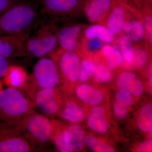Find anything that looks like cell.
Wrapping results in <instances>:
<instances>
[{"label":"cell","instance_id":"1","mask_svg":"<svg viewBox=\"0 0 152 152\" xmlns=\"http://www.w3.org/2000/svg\"><path fill=\"white\" fill-rule=\"evenodd\" d=\"M37 16L34 6L20 2L0 15V36L28 33Z\"/></svg>","mask_w":152,"mask_h":152},{"label":"cell","instance_id":"2","mask_svg":"<svg viewBox=\"0 0 152 152\" xmlns=\"http://www.w3.org/2000/svg\"><path fill=\"white\" fill-rule=\"evenodd\" d=\"M31 103L21 91L3 89L0 94V122L19 125L31 110Z\"/></svg>","mask_w":152,"mask_h":152},{"label":"cell","instance_id":"3","mask_svg":"<svg viewBox=\"0 0 152 152\" xmlns=\"http://www.w3.org/2000/svg\"><path fill=\"white\" fill-rule=\"evenodd\" d=\"M24 137L35 149L51 140L53 132L52 120L43 114L32 110L19 125Z\"/></svg>","mask_w":152,"mask_h":152},{"label":"cell","instance_id":"4","mask_svg":"<svg viewBox=\"0 0 152 152\" xmlns=\"http://www.w3.org/2000/svg\"><path fill=\"white\" fill-rule=\"evenodd\" d=\"M59 48L53 23L42 25L26 42V55L39 58L51 56Z\"/></svg>","mask_w":152,"mask_h":152},{"label":"cell","instance_id":"5","mask_svg":"<svg viewBox=\"0 0 152 152\" xmlns=\"http://www.w3.org/2000/svg\"><path fill=\"white\" fill-rule=\"evenodd\" d=\"M60 79L59 72L56 62L52 58L43 57L35 65L32 74L29 77L26 88L29 86H36L39 91L55 88L59 83Z\"/></svg>","mask_w":152,"mask_h":152},{"label":"cell","instance_id":"6","mask_svg":"<svg viewBox=\"0 0 152 152\" xmlns=\"http://www.w3.org/2000/svg\"><path fill=\"white\" fill-rule=\"evenodd\" d=\"M35 150L19 125L0 122V152H29Z\"/></svg>","mask_w":152,"mask_h":152},{"label":"cell","instance_id":"7","mask_svg":"<svg viewBox=\"0 0 152 152\" xmlns=\"http://www.w3.org/2000/svg\"><path fill=\"white\" fill-rule=\"evenodd\" d=\"M51 56L57 64L59 73L65 80L71 83L79 80L80 60L78 53L59 48Z\"/></svg>","mask_w":152,"mask_h":152},{"label":"cell","instance_id":"8","mask_svg":"<svg viewBox=\"0 0 152 152\" xmlns=\"http://www.w3.org/2000/svg\"><path fill=\"white\" fill-rule=\"evenodd\" d=\"M124 5L126 15L124 34L128 36L136 45H147L145 28L141 12L134 7Z\"/></svg>","mask_w":152,"mask_h":152},{"label":"cell","instance_id":"9","mask_svg":"<svg viewBox=\"0 0 152 152\" xmlns=\"http://www.w3.org/2000/svg\"><path fill=\"white\" fill-rule=\"evenodd\" d=\"M53 25L60 48L79 53L83 32L87 26L83 24H71L58 28Z\"/></svg>","mask_w":152,"mask_h":152},{"label":"cell","instance_id":"10","mask_svg":"<svg viewBox=\"0 0 152 152\" xmlns=\"http://www.w3.org/2000/svg\"><path fill=\"white\" fill-rule=\"evenodd\" d=\"M40 3L42 12L53 17L70 18L83 11L80 0H40Z\"/></svg>","mask_w":152,"mask_h":152},{"label":"cell","instance_id":"11","mask_svg":"<svg viewBox=\"0 0 152 152\" xmlns=\"http://www.w3.org/2000/svg\"><path fill=\"white\" fill-rule=\"evenodd\" d=\"M28 33L0 36V57L10 58L26 55Z\"/></svg>","mask_w":152,"mask_h":152},{"label":"cell","instance_id":"12","mask_svg":"<svg viewBox=\"0 0 152 152\" xmlns=\"http://www.w3.org/2000/svg\"><path fill=\"white\" fill-rule=\"evenodd\" d=\"M115 3L116 0H86L83 11L91 24H104Z\"/></svg>","mask_w":152,"mask_h":152},{"label":"cell","instance_id":"13","mask_svg":"<svg viewBox=\"0 0 152 152\" xmlns=\"http://www.w3.org/2000/svg\"><path fill=\"white\" fill-rule=\"evenodd\" d=\"M56 87L41 89L33 98L34 104L38 110L47 117L56 115L60 110Z\"/></svg>","mask_w":152,"mask_h":152},{"label":"cell","instance_id":"14","mask_svg":"<svg viewBox=\"0 0 152 152\" xmlns=\"http://www.w3.org/2000/svg\"><path fill=\"white\" fill-rule=\"evenodd\" d=\"M126 15V6L116 0L115 4L107 17L104 24L111 30L116 36L118 37L124 34Z\"/></svg>","mask_w":152,"mask_h":152},{"label":"cell","instance_id":"15","mask_svg":"<svg viewBox=\"0 0 152 152\" xmlns=\"http://www.w3.org/2000/svg\"><path fill=\"white\" fill-rule=\"evenodd\" d=\"M29 76L24 68L21 66L10 65L3 77V83L8 88L20 90L26 89Z\"/></svg>","mask_w":152,"mask_h":152},{"label":"cell","instance_id":"16","mask_svg":"<svg viewBox=\"0 0 152 152\" xmlns=\"http://www.w3.org/2000/svg\"><path fill=\"white\" fill-rule=\"evenodd\" d=\"M117 37L107 26L100 23L87 26L83 34V38L84 39H97L109 45L113 44Z\"/></svg>","mask_w":152,"mask_h":152},{"label":"cell","instance_id":"17","mask_svg":"<svg viewBox=\"0 0 152 152\" xmlns=\"http://www.w3.org/2000/svg\"><path fill=\"white\" fill-rule=\"evenodd\" d=\"M117 85L121 89L127 90L136 96H140L144 92V86L137 76L130 72H125L119 76Z\"/></svg>","mask_w":152,"mask_h":152},{"label":"cell","instance_id":"18","mask_svg":"<svg viewBox=\"0 0 152 152\" xmlns=\"http://www.w3.org/2000/svg\"><path fill=\"white\" fill-rule=\"evenodd\" d=\"M64 138L66 144L73 151H80L84 147V138L83 128L80 125H71L64 130Z\"/></svg>","mask_w":152,"mask_h":152},{"label":"cell","instance_id":"19","mask_svg":"<svg viewBox=\"0 0 152 152\" xmlns=\"http://www.w3.org/2000/svg\"><path fill=\"white\" fill-rule=\"evenodd\" d=\"M88 125L95 132L99 134L107 133L109 125L106 120L104 109L103 107H97L93 110L89 117Z\"/></svg>","mask_w":152,"mask_h":152},{"label":"cell","instance_id":"20","mask_svg":"<svg viewBox=\"0 0 152 152\" xmlns=\"http://www.w3.org/2000/svg\"><path fill=\"white\" fill-rule=\"evenodd\" d=\"M76 94L81 100L91 106L97 105L103 99L102 94L89 85L79 86L76 88Z\"/></svg>","mask_w":152,"mask_h":152},{"label":"cell","instance_id":"21","mask_svg":"<svg viewBox=\"0 0 152 152\" xmlns=\"http://www.w3.org/2000/svg\"><path fill=\"white\" fill-rule=\"evenodd\" d=\"M101 53L104 57L107 66L111 70L122 64L124 61L122 55L114 46L106 44L102 48Z\"/></svg>","mask_w":152,"mask_h":152},{"label":"cell","instance_id":"22","mask_svg":"<svg viewBox=\"0 0 152 152\" xmlns=\"http://www.w3.org/2000/svg\"><path fill=\"white\" fill-rule=\"evenodd\" d=\"M114 45L122 55L126 62L132 63L134 57V44L128 36L125 34L117 37Z\"/></svg>","mask_w":152,"mask_h":152},{"label":"cell","instance_id":"23","mask_svg":"<svg viewBox=\"0 0 152 152\" xmlns=\"http://www.w3.org/2000/svg\"><path fill=\"white\" fill-rule=\"evenodd\" d=\"M61 116L68 121L76 124L83 120L84 113L77 104L75 102H69L66 104L62 110Z\"/></svg>","mask_w":152,"mask_h":152},{"label":"cell","instance_id":"24","mask_svg":"<svg viewBox=\"0 0 152 152\" xmlns=\"http://www.w3.org/2000/svg\"><path fill=\"white\" fill-rule=\"evenodd\" d=\"M139 129L144 132H150L152 129V105L148 104L142 109L137 119Z\"/></svg>","mask_w":152,"mask_h":152},{"label":"cell","instance_id":"25","mask_svg":"<svg viewBox=\"0 0 152 152\" xmlns=\"http://www.w3.org/2000/svg\"><path fill=\"white\" fill-rule=\"evenodd\" d=\"M146 31V42L149 50L152 49V4L148 5L141 10Z\"/></svg>","mask_w":152,"mask_h":152},{"label":"cell","instance_id":"26","mask_svg":"<svg viewBox=\"0 0 152 152\" xmlns=\"http://www.w3.org/2000/svg\"><path fill=\"white\" fill-rule=\"evenodd\" d=\"M105 45L106 44L97 39H86L82 37L78 53L83 52L91 54L99 53Z\"/></svg>","mask_w":152,"mask_h":152},{"label":"cell","instance_id":"27","mask_svg":"<svg viewBox=\"0 0 152 152\" xmlns=\"http://www.w3.org/2000/svg\"><path fill=\"white\" fill-rule=\"evenodd\" d=\"M85 144L94 152H115L113 148L102 141L92 136H87L84 139Z\"/></svg>","mask_w":152,"mask_h":152},{"label":"cell","instance_id":"28","mask_svg":"<svg viewBox=\"0 0 152 152\" xmlns=\"http://www.w3.org/2000/svg\"><path fill=\"white\" fill-rule=\"evenodd\" d=\"M95 68L94 63L91 60L88 58L82 60L80 63L79 80L83 83L88 80L94 76Z\"/></svg>","mask_w":152,"mask_h":152},{"label":"cell","instance_id":"29","mask_svg":"<svg viewBox=\"0 0 152 152\" xmlns=\"http://www.w3.org/2000/svg\"><path fill=\"white\" fill-rule=\"evenodd\" d=\"M97 82L100 83L110 81L113 77L111 70L107 66L102 64H95V72L94 75Z\"/></svg>","mask_w":152,"mask_h":152},{"label":"cell","instance_id":"30","mask_svg":"<svg viewBox=\"0 0 152 152\" xmlns=\"http://www.w3.org/2000/svg\"><path fill=\"white\" fill-rule=\"evenodd\" d=\"M51 140L53 142L55 146L57 149L60 152H73L68 145L66 144L64 138V131L62 132H58L56 131L53 126V134Z\"/></svg>","mask_w":152,"mask_h":152},{"label":"cell","instance_id":"31","mask_svg":"<svg viewBox=\"0 0 152 152\" xmlns=\"http://www.w3.org/2000/svg\"><path fill=\"white\" fill-rule=\"evenodd\" d=\"M116 99V102L117 103L128 108L132 102V94L127 90L121 89L117 93Z\"/></svg>","mask_w":152,"mask_h":152},{"label":"cell","instance_id":"32","mask_svg":"<svg viewBox=\"0 0 152 152\" xmlns=\"http://www.w3.org/2000/svg\"><path fill=\"white\" fill-rule=\"evenodd\" d=\"M22 1V0H0V15Z\"/></svg>","mask_w":152,"mask_h":152},{"label":"cell","instance_id":"33","mask_svg":"<svg viewBox=\"0 0 152 152\" xmlns=\"http://www.w3.org/2000/svg\"><path fill=\"white\" fill-rule=\"evenodd\" d=\"M114 113L118 118L122 119L124 118L128 113V108L123 107L116 103L114 107Z\"/></svg>","mask_w":152,"mask_h":152},{"label":"cell","instance_id":"34","mask_svg":"<svg viewBox=\"0 0 152 152\" xmlns=\"http://www.w3.org/2000/svg\"><path fill=\"white\" fill-rule=\"evenodd\" d=\"M10 65L8 59L0 57V79L4 75Z\"/></svg>","mask_w":152,"mask_h":152},{"label":"cell","instance_id":"35","mask_svg":"<svg viewBox=\"0 0 152 152\" xmlns=\"http://www.w3.org/2000/svg\"><path fill=\"white\" fill-rule=\"evenodd\" d=\"M152 142L151 140H147L139 146L137 151L140 152H152Z\"/></svg>","mask_w":152,"mask_h":152},{"label":"cell","instance_id":"36","mask_svg":"<svg viewBox=\"0 0 152 152\" xmlns=\"http://www.w3.org/2000/svg\"><path fill=\"white\" fill-rule=\"evenodd\" d=\"M3 90V84L0 81V94H1V92Z\"/></svg>","mask_w":152,"mask_h":152},{"label":"cell","instance_id":"37","mask_svg":"<svg viewBox=\"0 0 152 152\" xmlns=\"http://www.w3.org/2000/svg\"><path fill=\"white\" fill-rule=\"evenodd\" d=\"M80 1L83 4V3L85 1H86V0H80Z\"/></svg>","mask_w":152,"mask_h":152},{"label":"cell","instance_id":"38","mask_svg":"<svg viewBox=\"0 0 152 152\" xmlns=\"http://www.w3.org/2000/svg\"><path fill=\"white\" fill-rule=\"evenodd\" d=\"M149 1H152V0H149Z\"/></svg>","mask_w":152,"mask_h":152}]
</instances>
